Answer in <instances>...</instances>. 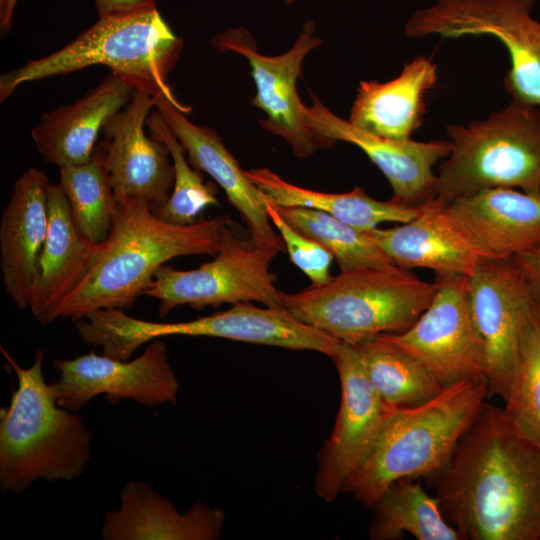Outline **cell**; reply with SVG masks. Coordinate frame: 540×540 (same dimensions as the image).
Wrapping results in <instances>:
<instances>
[{"instance_id":"cell-23","label":"cell","mask_w":540,"mask_h":540,"mask_svg":"<svg viewBox=\"0 0 540 540\" xmlns=\"http://www.w3.org/2000/svg\"><path fill=\"white\" fill-rule=\"evenodd\" d=\"M223 511L195 502L185 513L142 481H127L120 507L108 511L104 540H215L221 537Z\"/></svg>"},{"instance_id":"cell-5","label":"cell","mask_w":540,"mask_h":540,"mask_svg":"<svg viewBox=\"0 0 540 540\" xmlns=\"http://www.w3.org/2000/svg\"><path fill=\"white\" fill-rule=\"evenodd\" d=\"M179 38L157 8L99 18L59 50L0 77V101L21 85L104 65L135 90L164 95L180 107L167 78L182 49Z\"/></svg>"},{"instance_id":"cell-11","label":"cell","mask_w":540,"mask_h":540,"mask_svg":"<svg viewBox=\"0 0 540 540\" xmlns=\"http://www.w3.org/2000/svg\"><path fill=\"white\" fill-rule=\"evenodd\" d=\"M340 379L341 399L333 430L322 447L314 488L331 502L375 447L392 411L364 370L354 345L340 343L332 357Z\"/></svg>"},{"instance_id":"cell-28","label":"cell","mask_w":540,"mask_h":540,"mask_svg":"<svg viewBox=\"0 0 540 540\" xmlns=\"http://www.w3.org/2000/svg\"><path fill=\"white\" fill-rule=\"evenodd\" d=\"M364 370L382 400L393 408H410L437 396L444 386L418 360L380 336L354 345Z\"/></svg>"},{"instance_id":"cell-24","label":"cell","mask_w":540,"mask_h":540,"mask_svg":"<svg viewBox=\"0 0 540 540\" xmlns=\"http://www.w3.org/2000/svg\"><path fill=\"white\" fill-rule=\"evenodd\" d=\"M47 200L48 232L28 305L40 323L80 283L101 247L79 231L59 184H49Z\"/></svg>"},{"instance_id":"cell-26","label":"cell","mask_w":540,"mask_h":540,"mask_svg":"<svg viewBox=\"0 0 540 540\" xmlns=\"http://www.w3.org/2000/svg\"><path fill=\"white\" fill-rule=\"evenodd\" d=\"M245 174L275 205L320 210L361 231H371L384 222L407 223L421 210V205L376 200L361 187L347 193H326L291 184L268 168L246 170Z\"/></svg>"},{"instance_id":"cell-12","label":"cell","mask_w":540,"mask_h":540,"mask_svg":"<svg viewBox=\"0 0 540 540\" xmlns=\"http://www.w3.org/2000/svg\"><path fill=\"white\" fill-rule=\"evenodd\" d=\"M470 311L483 340L488 397L506 399L522 329L536 308L529 284L514 260L492 259L468 277Z\"/></svg>"},{"instance_id":"cell-32","label":"cell","mask_w":540,"mask_h":540,"mask_svg":"<svg viewBox=\"0 0 540 540\" xmlns=\"http://www.w3.org/2000/svg\"><path fill=\"white\" fill-rule=\"evenodd\" d=\"M504 411L514 425L540 446V312L535 308L521 333Z\"/></svg>"},{"instance_id":"cell-20","label":"cell","mask_w":540,"mask_h":540,"mask_svg":"<svg viewBox=\"0 0 540 540\" xmlns=\"http://www.w3.org/2000/svg\"><path fill=\"white\" fill-rule=\"evenodd\" d=\"M49 184L41 170H26L14 183L1 215L2 282L6 294L20 309L28 308L48 232Z\"/></svg>"},{"instance_id":"cell-17","label":"cell","mask_w":540,"mask_h":540,"mask_svg":"<svg viewBox=\"0 0 540 540\" xmlns=\"http://www.w3.org/2000/svg\"><path fill=\"white\" fill-rule=\"evenodd\" d=\"M155 109L183 146L191 165L223 189L246 224L251 242L257 247L284 252L285 245L272 226L264 195L246 176L217 132L192 123L185 115L190 108L180 107L164 95L155 97Z\"/></svg>"},{"instance_id":"cell-30","label":"cell","mask_w":540,"mask_h":540,"mask_svg":"<svg viewBox=\"0 0 540 540\" xmlns=\"http://www.w3.org/2000/svg\"><path fill=\"white\" fill-rule=\"evenodd\" d=\"M275 207L295 229L324 245L333 254L341 271L394 264L370 231L358 230L320 210Z\"/></svg>"},{"instance_id":"cell-9","label":"cell","mask_w":540,"mask_h":540,"mask_svg":"<svg viewBox=\"0 0 540 540\" xmlns=\"http://www.w3.org/2000/svg\"><path fill=\"white\" fill-rule=\"evenodd\" d=\"M280 252L242 241L232 229L226 230L219 252L213 260L191 270L161 266L143 295L159 301L160 316L181 305L201 310L244 301L282 307L275 286L277 277L270 271L272 260Z\"/></svg>"},{"instance_id":"cell-14","label":"cell","mask_w":540,"mask_h":540,"mask_svg":"<svg viewBox=\"0 0 540 540\" xmlns=\"http://www.w3.org/2000/svg\"><path fill=\"white\" fill-rule=\"evenodd\" d=\"M53 365L59 372V378L50 383L57 403L74 412L97 395H105L112 404L124 398L149 407L177 399L179 381L160 339L149 342L131 361L90 352L73 359H55Z\"/></svg>"},{"instance_id":"cell-1","label":"cell","mask_w":540,"mask_h":540,"mask_svg":"<svg viewBox=\"0 0 540 540\" xmlns=\"http://www.w3.org/2000/svg\"><path fill=\"white\" fill-rule=\"evenodd\" d=\"M462 540H540V446L484 403L445 466L425 479Z\"/></svg>"},{"instance_id":"cell-36","label":"cell","mask_w":540,"mask_h":540,"mask_svg":"<svg viewBox=\"0 0 540 540\" xmlns=\"http://www.w3.org/2000/svg\"><path fill=\"white\" fill-rule=\"evenodd\" d=\"M18 0H0V27L7 32L12 24L14 9Z\"/></svg>"},{"instance_id":"cell-8","label":"cell","mask_w":540,"mask_h":540,"mask_svg":"<svg viewBox=\"0 0 540 540\" xmlns=\"http://www.w3.org/2000/svg\"><path fill=\"white\" fill-rule=\"evenodd\" d=\"M535 0H437L405 24L411 38L489 36L507 50L504 87L511 100L540 108V22Z\"/></svg>"},{"instance_id":"cell-29","label":"cell","mask_w":540,"mask_h":540,"mask_svg":"<svg viewBox=\"0 0 540 540\" xmlns=\"http://www.w3.org/2000/svg\"><path fill=\"white\" fill-rule=\"evenodd\" d=\"M59 179L79 231L91 242L103 243L112 228L117 200L101 147L84 163L59 167Z\"/></svg>"},{"instance_id":"cell-19","label":"cell","mask_w":540,"mask_h":540,"mask_svg":"<svg viewBox=\"0 0 540 540\" xmlns=\"http://www.w3.org/2000/svg\"><path fill=\"white\" fill-rule=\"evenodd\" d=\"M370 233L395 265L430 269L435 279L470 276L483 262L496 259L474 242L436 197L422 204L413 220Z\"/></svg>"},{"instance_id":"cell-10","label":"cell","mask_w":540,"mask_h":540,"mask_svg":"<svg viewBox=\"0 0 540 540\" xmlns=\"http://www.w3.org/2000/svg\"><path fill=\"white\" fill-rule=\"evenodd\" d=\"M468 277L435 279L438 287L430 305L410 328L378 335L421 362L444 387L486 379L485 348L469 307Z\"/></svg>"},{"instance_id":"cell-22","label":"cell","mask_w":540,"mask_h":540,"mask_svg":"<svg viewBox=\"0 0 540 540\" xmlns=\"http://www.w3.org/2000/svg\"><path fill=\"white\" fill-rule=\"evenodd\" d=\"M134 91L128 81L110 72L83 97L43 114L31 131L42 160L58 168L88 161L105 123L127 105Z\"/></svg>"},{"instance_id":"cell-7","label":"cell","mask_w":540,"mask_h":540,"mask_svg":"<svg viewBox=\"0 0 540 540\" xmlns=\"http://www.w3.org/2000/svg\"><path fill=\"white\" fill-rule=\"evenodd\" d=\"M450 152L438 167L437 196L451 201L492 188L540 194V109L511 100L486 119L447 125Z\"/></svg>"},{"instance_id":"cell-34","label":"cell","mask_w":540,"mask_h":540,"mask_svg":"<svg viewBox=\"0 0 540 540\" xmlns=\"http://www.w3.org/2000/svg\"><path fill=\"white\" fill-rule=\"evenodd\" d=\"M531 289L536 308L540 312V247L515 257Z\"/></svg>"},{"instance_id":"cell-15","label":"cell","mask_w":540,"mask_h":540,"mask_svg":"<svg viewBox=\"0 0 540 540\" xmlns=\"http://www.w3.org/2000/svg\"><path fill=\"white\" fill-rule=\"evenodd\" d=\"M311 98V106L304 105V117L322 148L332 147L337 141L360 148L389 181L394 201L420 206L437 196L433 168L448 156L449 140L422 142L374 135L331 112L313 93Z\"/></svg>"},{"instance_id":"cell-35","label":"cell","mask_w":540,"mask_h":540,"mask_svg":"<svg viewBox=\"0 0 540 540\" xmlns=\"http://www.w3.org/2000/svg\"><path fill=\"white\" fill-rule=\"evenodd\" d=\"M99 18L156 7L155 0H94Z\"/></svg>"},{"instance_id":"cell-21","label":"cell","mask_w":540,"mask_h":540,"mask_svg":"<svg viewBox=\"0 0 540 540\" xmlns=\"http://www.w3.org/2000/svg\"><path fill=\"white\" fill-rule=\"evenodd\" d=\"M474 242L496 259L540 247V194L492 188L446 204Z\"/></svg>"},{"instance_id":"cell-25","label":"cell","mask_w":540,"mask_h":540,"mask_svg":"<svg viewBox=\"0 0 540 540\" xmlns=\"http://www.w3.org/2000/svg\"><path fill=\"white\" fill-rule=\"evenodd\" d=\"M437 78L436 64L420 55L406 63L402 72L390 81H361L349 121L384 138L411 139L424 120L425 97Z\"/></svg>"},{"instance_id":"cell-31","label":"cell","mask_w":540,"mask_h":540,"mask_svg":"<svg viewBox=\"0 0 540 540\" xmlns=\"http://www.w3.org/2000/svg\"><path fill=\"white\" fill-rule=\"evenodd\" d=\"M146 127L150 135L166 144L174 167V185L170 197L162 207L154 210L155 214L164 222L174 225L196 223L204 209L218 205L216 186L206 183L201 171L191 165L183 146L157 110L149 115Z\"/></svg>"},{"instance_id":"cell-6","label":"cell","mask_w":540,"mask_h":540,"mask_svg":"<svg viewBox=\"0 0 540 540\" xmlns=\"http://www.w3.org/2000/svg\"><path fill=\"white\" fill-rule=\"evenodd\" d=\"M437 283L397 265L341 271L323 285L281 294L297 320L341 343L356 345L410 328L430 305Z\"/></svg>"},{"instance_id":"cell-3","label":"cell","mask_w":540,"mask_h":540,"mask_svg":"<svg viewBox=\"0 0 540 540\" xmlns=\"http://www.w3.org/2000/svg\"><path fill=\"white\" fill-rule=\"evenodd\" d=\"M15 372L17 388L0 409V485L22 494L36 480H72L91 458L93 434L78 412L61 407L43 375L45 349L24 368L0 347Z\"/></svg>"},{"instance_id":"cell-4","label":"cell","mask_w":540,"mask_h":540,"mask_svg":"<svg viewBox=\"0 0 540 540\" xmlns=\"http://www.w3.org/2000/svg\"><path fill=\"white\" fill-rule=\"evenodd\" d=\"M488 397L485 378L445 386L433 399L394 408L375 447L342 493L366 507L401 479H427L450 459Z\"/></svg>"},{"instance_id":"cell-33","label":"cell","mask_w":540,"mask_h":540,"mask_svg":"<svg viewBox=\"0 0 540 540\" xmlns=\"http://www.w3.org/2000/svg\"><path fill=\"white\" fill-rule=\"evenodd\" d=\"M265 205L271 223L283 240L290 261L310 279L311 285L328 283L332 279L330 266L334 259L333 254L314 238L295 229L266 198Z\"/></svg>"},{"instance_id":"cell-27","label":"cell","mask_w":540,"mask_h":540,"mask_svg":"<svg viewBox=\"0 0 540 540\" xmlns=\"http://www.w3.org/2000/svg\"><path fill=\"white\" fill-rule=\"evenodd\" d=\"M418 480L396 481L373 504L371 539L398 540L408 533L417 540H462L446 520L439 499Z\"/></svg>"},{"instance_id":"cell-2","label":"cell","mask_w":540,"mask_h":540,"mask_svg":"<svg viewBox=\"0 0 540 540\" xmlns=\"http://www.w3.org/2000/svg\"><path fill=\"white\" fill-rule=\"evenodd\" d=\"M107 239L74 290L41 321L69 318L76 322L100 309H130L165 262L179 256L211 255L221 249L232 225L226 214L174 225L157 217L144 200L124 197Z\"/></svg>"},{"instance_id":"cell-13","label":"cell","mask_w":540,"mask_h":540,"mask_svg":"<svg viewBox=\"0 0 540 540\" xmlns=\"http://www.w3.org/2000/svg\"><path fill=\"white\" fill-rule=\"evenodd\" d=\"M314 33L315 24L308 20L293 46L278 56L258 53L253 36L242 27L229 28L211 40L217 50L235 52L248 59L256 84V95L251 103L267 116L260 121L261 126L284 139L299 158L309 157L322 148L307 125L305 104L296 89L305 57L322 42Z\"/></svg>"},{"instance_id":"cell-16","label":"cell","mask_w":540,"mask_h":540,"mask_svg":"<svg viewBox=\"0 0 540 540\" xmlns=\"http://www.w3.org/2000/svg\"><path fill=\"white\" fill-rule=\"evenodd\" d=\"M155 97L135 90L130 101L105 123L100 147L116 199L144 200L162 207L174 185V167L164 142L145 132Z\"/></svg>"},{"instance_id":"cell-18","label":"cell","mask_w":540,"mask_h":540,"mask_svg":"<svg viewBox=\"0 0 540 540\" xmlns=\"http://www.w3.org/2000/svg\"><path fill=\"white\" fill-rule=\"evenodd\" d=\"M137 337L144 343L164 336H208L246 343L311 350L332 358L340 342L293 317L284 307H258L251 301L190 321L162 323L140 320Z\"/></svg>"}]
</instances>
